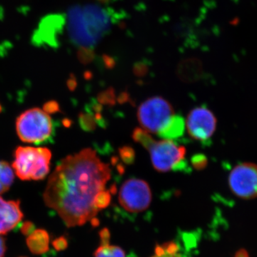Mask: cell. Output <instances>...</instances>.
Instances as JSON below:
<instances>
[{"label":"cell","mask_w":257,"mask_h":257,"mask_svg":"<svg viewBox=\"0 0 257 257\" xmlns=\"http://www.w3.org/2000/svg\"><path fill=\"white\" fill-rule=\"evenodd\" d=\"M133 139L144 148L148 150L156 140L152 138L148 132L142 128H136L133 133Z\"/></svg>","instance_id":"2e32d148"},{"label":"cell","mask_w":257,"mask_h":257,"mask_svg":"<svg viewBox=\"0 0 257 257\" xmlns=\"http://www.w3.org/2000/svg\"><path fill=\"white\" fill-rule=\"evenodd\" d=\"M119 155L126 165H132L135 160V152L132 147L124 146L120 148Z\"/></svg>","instance_id":"7402d4cb"},{"label":"cell","mask_w":257,"mask_h":257,"mask_svg":"<svg viewBox=\"0 0 257 257\" xmlns=\"http://www.w3.org/2000/svg\"><path fill=\"white\" fill-rule=\"evenodd\" d=\"M152 199L151 189L143 179H128L120 189V205L128 212L139 213L146 210L150 207Z\"/></svg>","instance_id":"52a82bcc"},{"label":"cell","mask_w":257,"mask_h":257,"mask_svg":"<svg viewBox=\"0 0 257 257\" xmlns=\"http://www.w3.org/2000/svg\"><path fill=\"white\" fill-rule=\"evenodd\" d=\"M27 243L32 253L42 254L49 250L50 236L45 230L35 229L31 234L29 235Z\"/></svg>","instance_id":"7c38bea8"},{"label":"cell","mask_w":257,"mask_h":257,"mask_svg":"<svg viewBox=\"0 0 257 257\" xmlns=\"http://www.w3.org/2000/svg\"><path fill=\"white\" fill-rule=\"evenodd\" d=\"M68 84L69 87L71 89H74L76 86H77V83H76V80L74 79H69Z\"/></svg>","instance_id":"4dcf8cb0"},{"label":"cell","mask_w":257,"mask_h":257,"mask_svg":"<svg viewBox=\"0 0 257 257\" xmlns=\"http://www.w3.org/2000/svg\"><path fill=\"white\" fill-rule=\"evenodd\" d=\"M175 115L173 106L161 96H154L139 106L138 118L144 130L158 134Z\"/></svg>","instance_id":"5b68a950"},{"label":"cell","mask_w":257,"mask_h":257,"mask_svg":"<svg viewBox=\"0 0 257 257\" xmlns=\"http://www.w3.org/2000/svg\"><path fill=\"white\" fill-rule=\"evenodd\" d=\"M151 257H182L179 253L177 243L169 241L157 245L155 248V253Z\"/></svg>","instance_id":"9a60e30c"},{"label":"cell","mask_w":257,"mask_h":257,"mask_svg":"<svg viewBox=\"0 0 257 257\" xmlns=\"http://www.w3.org/2000/svg\"><path fill=\"white\" fill-rule=\"evenodd\" d=\"M6 252V243L4 238L0 236V257H5Z\"/></svg>","instance_id":"f1b7e54d"},{"label":"cell","mask_w":257,"mask_h":257,"mask_svg":"<svg viewBox=\"0 0 257 257\" xmlns=\"http://www.w3.org/2000/svg\"><path fill=\"white\" fill-rule=\"evenodd\" d=\"M229 186L233 194L241 199L257 197V165L245 162L235 166L229 173Z\"/></svg>","instance_id":"ba28073f"},{"label":"cell","mask_w":257,"mask_h":257,"mask_svg":"<svg viewBox=\"0 0 257 257\" xmlns=\"http://www.w3.org/2000/svg\"><path fill=\"white\" fill-rule=\"evenodd\" d=\"M14 170L10 167L8 162H5L0 170V182L7 189H9L14 182Z\"/></svg>","instance_id":"ac0fdd59"},{"label":"cell","mask_w":257,"mask_h":257,"mask_svg":"<svg viewBox=\"0 0 257 257\" xmlns=\"http://www.w3.org/2000/svg\"><path fill=\"white\" fill-rule=\"evenodd\" d=\"M200 74L199 64L192 60L184 61L179 64L178 75L184 82H192Z\"/></svg>","instance_id":"5bb4252c"},{"label":"cell","mask_w":257,"mask_h":257,"mask_svg":"<svg viewBox=\"0 0 257 257\" xmlns=\"http://www.w3.org/2000/svg\"><path fill=\"white\" fill-rule=\"evenodd\" d=\"M115 93L112 88H109L98 94L97 100L99 104L105 105H114L115 104Z\"/></svg>","instance_id":"d6986e66"},{"label":"cell","mask_w":257,"mask_h":257,"mask_svg":"<svg viewBox=\"0 0 257 257\" xmlns=\"http://www.w3.org/2000/svg\"><path fill=\"white\" fill-rule=\"evenodd\" d=\"M16 130L22 141L35 145L50 143L55 131L50 114L40 108L22 113L17 119Z\"/></svg>","instance_id":"3957f363"},{"label":"cell","mask_w":257,"mask_h":257,"mask_svg":"<svg viewBox=\"0 0 257 257\" xmlns=\"http://www.w3.org/2000/svg\"><path fill=\"white\" fill-rule=\"evenodd\" d=\"M192 166L197 170H204L207 166L208 160L205 155L202 154H198V155H194L192 157Z\"/></svg>","instance_id":"603a6c76"},{"label":"cell","mask_w":257,"mask_h":257,"mask_svg":"<svg viewBox=\"0 0 257 257\" xmlns=\"http://www.w3.org/2000/svg\"><path fill=\"white\" fill-rule=\"evenodd\" d=\"M99 237L100 244L94 251V257H126L122 248L110 243L109 229L106 228L101 229L99 232Z\"/></svg>","instance_id":"8fae6325"},{"label":"cell","mask_w":257,"mask_h":257,"mask_svg":"<svg viewBox=\"0 0 257 257\" xmlns=\"http://www.w3.org/2000/svg\"><path fill=\"white\" fill-rule=\"evenodd\" d=\"M7 191H8V189L5 188L4 185L0 182V194H3V193L7 192Z\"/></svg>","instance_id":"d6a6232c"},{"label":"cell","mask_w":257,"mask_h":257,"mask_svg":"<svg viewBox=\"0 0 257 257\" xmlns=\"http://www.w3.org/2000/svg\"><path fill=\"white\" fill-rule=\"evenodd\" d=\"M111 201V194L109 191L104 190L98 194L96 199V207L99 211L109 206Z\"/></svg>","instance_id":"44dd1931"},{"label":"cell","mask_w":257,"mask_h":257,"mask_svg":"<svg viewBox=\"0 0 257 257\" xmlns=\"http://www.w3.org/2000/svg\"><path fill=\"white\" fill-rule=\"evenodd\" d=\"M79 123L81 128L85 132H93L97 126V121L94 114L91 113H81L79 115Z\"/></svg>","instance_id":"e0dca14e"},{"label":"cell","mask_w":257,"mask_h":257,"mask_svg":"<svg viewBox=\"0 0 257 257\" xmlns=\"http://www.w3.org/2000/svg\"><path fill=\"white\" fill-rule=\"evenodd\" d=\"M152 165L160 172L182 169L186 155V149L178 147L172 140L155 141L149 149Z\"/></svg>","instance_id":"8992f818"},{"label":"cell","mask_w":257,"mask_h":257,"mask_svg":"<svg viewBox=\"0 0 257 257\" xmlns=\"http://www.w3.org/2000/svg\"><path fill=\"white\" fill-rule=\"evenodd\" d=\"M148 66L143 62H138L133 67V72L137 77H142L146 75L148 72Z\"/></svg>","instance_id":"cb8c5ba5"},{"label":"cell","mask_w":257,"mask_h":257,"mask_svg":"<svg viewBox=\"0 0 257 257\" xmlns=\"http://www.w3.org/2000/svg\"><path fill=\"white\" fill-rule=\"evenodd\" d=\"M186 124L191 138L206 143L215 133L216 119L212 111L200 106L189 112Z\"/></svg>","instance_id":"9c48e42d"},{"label":"cell","mask_w":257,"mask_h":257,"mask_svg":"<svg viewBox=\"0 0 257 257\" xmlns=\"http://www.w3.org/2000/svg\"><path fill=\"white\" fill-rule=\"evenodd\" d=\"M111 178L109 165L96 152L84 149L66 157L50 176L44 193L47 207L57 211L68 227L96 220L98 194Z\"/></svg>","instance_id":"6da1fadb"},{"label":"cell","mask_w":257,"mask_h":257,"mask_svg":"<svg viewBox=\"0 0 257 257\" xmlns=\"http://www.w3.org/2000/svg\"><path fill=\"white\" fill-rule=\"evenodd\" d=\"M185 130V121L180 115H174L165 127L158 133L164 140H175L183 136Z\"/></svg>","instance_id":"4fadbf2b"},{"label":"cell","mask_w":257,"mask_h":257,"mask_svg":"<svg viewBox=\"0 0 257 257\" xmlns=\"http://www.w3.org/2000/svg\"><path fill=\"white\" fill-rule=\"evenodd\" d=\"M52 244H53V246L56 249L60 251V250H63L67 247V240L64 239V237L58 238V239L55 240V241L52 242Z\"/></svg>","instance_id":"4316f807"},{"label":"cell","mask_w":257,"mask_h":257,"mask_svg":"<svg viewBox=\"0 0 257 257\" xmlns=\"http://www.w3.org/2000/svg\"><path fill=\"white\" fill-rule=\"evenodd\" d=\"M128 99V96L127 95V94H126V93H122L121 95L119 96L118 100H119V102H124V101L127 100Z\"/></svg>","instance_id":"f546056e"},{"label":"cell","mask_w":257,"mask_h":257,"mask_svg":"<svg viewBox=\"0 0 257 257\" xmlns=\"http://www.w3.org/2000/svg\"><path fill=\"white\" fill-rule=\"evenodd\" d=\"M103 60H104V65L106 66V68L112 69L114 67L115 62L112 57L107 55H104L103 56Z\"/></svg>","instance_id":"83f0119b"},{"label":"cell","mask_w":257,"mask_h":257,"mask_svg":"<svg viewBox=\"0 0 257 257\" xmlns=\"http://www.w3.org/2000/svg\"><path fill=\"white\" fill-rule=\"evenodd\" d=\"M14 157L13 168L22 180H40L50 172L52 152L48 149L19 147Z\"/></svg>","instance_id":"277c9868"},{"label":"cell","mask_w":257,"mask_h":257,"mask_svg":"<svg viewBox=\"0 0 257 257\" xmlns=\"http://www.w3.org/2000/svg\"><path fill=\"white\" fill-rule=\"evenodd\" d=\"M44 108H45L44 110L48 113V114H50V113L57 112V111L60 110L59 104H57L56 101H50V102L47 103Z\"/></svg>","instance_id":"484cf974"},{"label":"cell","mask_w":257,"mask_h":257,"mask_svg":"<svg viewBox=\"0 0 257 257\" xmlns=\"http://www.w3.org/2000/svg\"><path fill=\"white\" fill-rule=\"evenodd\" d=\"M235 257H248V256L247 253H246V251H241L236 253Z\"/></svg>","instance_id":"1f68e13d"},{"label":"cell","mask_w":257,"mask_h":257,"mask_svg":"<svg viewBox=\"0 0 257 257\" xmlns=\"http://www.w3.org/2000/svg\"><path fill=\"white\" fill-rule=\"evenodd\" d=\"M94 52L89 47H79L77 57L81 63L87 64L92 62L94 59Z\"/></svg>","instance_id":"ffe728a7"},{"label":"cell","mask_w":257,"mask_h":257,"mask_svg":"<svg viewBox=\"0 0 257 257\" xmlns=\"http://www.w3.org/2000/svg\"><path fill=\"white\" fill-rule=\"evenodd\" d=\"M97 1L102 4H108V3H111V0H97Z\"/></svg>","instance_id":"836d02e7"},{"label":"cell","mask_w":257,"mask_h":257,"mask_svg":"<svg viewBox=\"0 0 257 257\" xmlns=\"http://www.w3.org/2000/svg\"><path fill=\"white\" fill-rule=\"evenodd\" d=\"M35 230V225L30 221H26V222L24 223L21 227L22 233L24 235H26V236L31 234Z\"/></svg>","instance_id":"d4e9b609"},{"label":"cell","mask_w":257,"mask_h":257,"mask_svg":"<svg viewBox=\"0 0 257 257\" xmlns=\"http://www.w3.org/2000/svg\"><path fill=\"white\" fill-rule=\"evenodd\" d=\"M20 201H6L0 197V234H6L22 221Z\"/></svg>","instance_id":"30bf717a"},{"label":"cell","mask_w":257,"mask_h":257,"mask_svg":"<svg viewBox=\"0 0 257 257\" xmlns=\"http://www.w3.org/2000/svg\"><path fill=\"white\" fill-rule=\"evenodd\" d=\"M111 25L107 10L97 5L76 6L69 10V36L80 47L92 48L109 32Z\"/></svg>","instance_id":"7a4b0ae2"}]
</instances>
